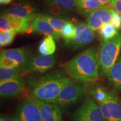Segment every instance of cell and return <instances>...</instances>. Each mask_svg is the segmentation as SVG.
<instances>
[{"mask_svg": "<svg viewBox=\"0 0 121 121\" xmlns=\"http://www.w3.org/2000/svg\"><path fill=\"white\" fill-rule=\"evenodd\" d=\"M72 118L73 121H105L98 104L90 98L74 112Z\"/></svg>", "mask_w": 121, "mask_h": 121, "instance_id": "7", "label": "cell"}, {"mask_svg": "<svg viewBox=\"0 0 121 121\" xmlns=\"http://www.w3.org/2000/svg\"><path fill=\"white\" fill-rule=\"evenodd\" d=\"M63 69L72 80L87 84L99 77V49L91 46L83 50L62 65Z\"/></svg>", "mask_w": 121, "mask_h": 121, "instance_id": "1", "label": "cell"}, {"mask_svg": "<svg viewBox=\"0 0 121 121\" xmlns=\"http://www.w3.org/2000/svg\"><path fill=\"white\" fill-rule=\"evenodd\" d=\"M121 52V31L113 38L103 41L99 49V66L102 76H107Z\"/></svg>", "mask_w": 121, "mask_h": 121, "instance_id": "3", "label": "cell"}, {"mask_svg": "<svg viewBox=\"0 0 121 121\" xmlns=\"http://www.w3.org/2000/svg\"><path fill=\"white\" fill-rule=\"evenodd\" d=\"M31 26L33 32L44 34L47 36L51 35L57 42L60 40V36L56 32L48 21L42 17L41 13L31 20Z\"/></svg>", "mask_w": 121, "mask_h": 121, "instance_id": "14", "label": "cell"}, {"mask_svg": "<svg viewBox=\"0 0 121 121\" xmlns=\"http://www.w3.org/2000/svg\"><path fill=\"white\" fill-rule=\"evenodd\" d=\"M109 6L115 11L121 14V0H112Z\"/></svg>", "mask_w": 121, "mask_h": 121, "instance_id": "29", "label": "cell"}, {"mask_svg": "<svg viewBox=\"0 0 121 121\" xmlns=\"http://www.w3.org/2000/svg\"><path fill=\"white\" fill-rule=\"evenodd\" d=\"M4 34V39H5L6 43V45H10V44L13 43V42L14 40L15 35L16 34V32L15 31H1Z\"/></svg>", "mask_w": 121, "mask_h": 121, "instance_id": "28", "label": "cell"}, {"mask_svg": "<svg viewBox=\"0 0 121 121\" xmlns=\"http://www.w3.org/2000/svg\"><path fill=\"white\" fill-rule=\"evenodd\" d=\"M105 121H121V100L114 89H107L104 97L96 102Z\"/></svg>", "mask_w": 121, "mask_h": 121, "instance_id": "5", "label": "cell"}, {"mask_svg": "<svg viewBox=\"0 0 121 121\" xmlns=\"http://www.w3.org/2000/svg\"><path fill=\"white\" fill-rule=\"evenodd\" d=\"M99 34L103 41L110 40L118 34L117 29L111 22L104 24L99 30Z\"/></svg>", "mask_w": 121, "mask_h": 121, "instance_id": "23", "label": "cell"}, {"mask_svg": "<svg viewBox=\"0 0 121 121\" xmlns=\"http://www.w3.org/2000/svg\"><path fill=\"white\" fill-rule=\"evenodd\" d=\"M95 31L85 23H80L76 27L75 34L72 39L64 40L66 47L72 50L84 48L94 41Z\"/></svg>", "mask_w": 121, "mask_h": 121, "instance_id": "8", "label": "cell"}, {"mask_svg": "<svg viewBox=\"0 0 121 121\" xmlns=\"http://www.w3.org/2000/svg\"><path fill=\"white\" fill-rule=\"evenodd\" d=\"M13 118L16 121H43L38 104L33 98L19 104Z\"/></svg>", "mask_w": 121, "mask_h": 121, "instance_id": "9", "label": "cell"}, {"mask_svg": "<svg viewBox=\"0 0 121 121\" xmlns=\"http://www.w3.org/2000/svg\"><path fill=\"white\" fill-rule=\"evenodd\" d=\"M0 121H16L13 118L9 117L5 115H1Z\"/></svg>", "mask_w": 121, "mask_h": 121, "instance_id": "30", "label": "cell"}, {"mask_svg": "<svg viewBox=\"0 0 121 121\" xmlns=\"http://www.w3.org/2000/svg\"><path fill=\"white\" fill-rule=\"evenodd\" d=\"M25 87L22 78L0 81V95L2 98H10L20 93Z\"/></svg>", "mask_w": 121, "mask_h": 121, "instance_id": "12", "label": "cell"}, {"mask_svg": "<svg viewBox=\"0 0 121 121\" xmlns=\"http://www.w3.org/2000/svg\"><path fill=\"white\" fill-rule=\"evenodd\" d=\"M112 24L116 27L117 29L121 28V14L117 13L113 10L112 13V17L111 22Z\"/></svg>", "mask_w": 121, "mask_h": 121, "instance_id": "27", "label": "cell"}, {"mask_svg": "<svg viewBox=\"0 0 121 121\" xmlns=\"http://www.w3.org/2000/svg\"><path fill=\"white\" fill-rule=\"evenodd\" d=\"M4 13L6 15L10 25L16 33L22 34L33 32L31 20L30 19Z\"/></svg>", "mask_w": 121, "mask_h": 121, "instance_id": "16", "label": "cell"}, {"mask_svg": "<svg viewBox=\"0 0 121 121\" xmlns=\"http://www.w3.org/2000/svg\"><path fill=\"white\" fill-rule=\"evenodd\" d=\"M72 80L63 69L47 72L35 80L31 95L35 99L53 103L63 87Z\"/></svg>", "mask_w": 121, "mask_h": 121, "instance_id": "2", "label": "cell"}, {"mask_svg": "<svg viewBox=\"0 0 121 121\" xmlns=\"http://www.w3.org/2000/svg\"><path fill=\"white\" fill-rule=\"evenodd\" d=\"M0 66L4 68H16L20 65L14 60L0 56Z\"/></svg>", "mask_w": 121, "mask_h": 121, "instance_id": "25", "label": "cell"}, {"mask_svg": "<svg viewBox=\"0 0 121 121\" xmlns=\"http://www.w3.org/2000/svg\"><path fill=\"white\" fill-rule=\"evenodd\" d=\"M47 10L54 15L78 9L76 0H42Z\"/></svg>", "mask_w": 121, "mask_h": 121, "instance_id": "15", "label": "cell"}, {"mask_svg": "<svg viewBox=\"0 0 121 121\" xmlns=\"http://www.w3.org/2000/svg\"><path fill=\"white\" fill-rule=\"evenodd\" d=\"M76 25L73 22H69L66 24L62 33V37L64 40L72 39L74 37Z\"/></svg>", "mask_w": 121, "mask_h": 121, "instance_id": "24", "label": "cell"}, {"mask_svg": "<svg viewBox=\"0 0 121 121\" xmlns=\"http://www.w3.org/2000/svg\"><path fill=\"white\" fill-rule=\"evenodd\" d=\"M77 7L85 13L103 6L98 0H76Z\"/></svg>", "mask_w": 121, "mask_h": 121, "instance_id": "22", "label": "cell"}, {"mask_svg": "<svg viewBox=\"0 0 121 121\" xmlns=\"http://www.w3.org/2000/svg\"><path fill=\"white\" fill-rule=\"evenodd\" d=\"M0 29L1 31H15L11 26L5 14L3 13L0 17Z\"/></svg>", "mask_w": 121, "mask_h": 121, "instance_id": "26", "label": "cell"}, {"mask_svg": "<svg viewBox=\"0 0 121 121\" xmlns=\"http://www.w3.org/2000/svg\"><path fill=\"white\" fill-rule=\"evenodd\" d=\"M42 16L43 18L48 21L51 25L55 30V31L60 37H62V33L65 26L69 22L66 20L54 17L52 15L48 14H42Z\"/></svg>", "mask_w": 121, "mask_h": 121, "instance_id": "21", "label": "cell"}, {"mask_svg": "<svg viewBox=\"0 0 121 121\" xmlns=\"http://www.w3.org/2000/svg\"><path fill=\"white\" fill-rule=\"evenodd\" d=\"M107 78L109 84L113 89L117 91L121 92V52L110 69Z\"/></svg>", "mask_w": 121, "mask_h": 121, "instance_id": "17", "label": "cell"}, {"mask_svg": "<svg viewBox=\"0 0 121 121\" xmlns=\"http://www.w3.org/2000/svg\"><path fill=\"white\" fill-rule=\"evenodd\" d=\"M86 84L72 80L65 85L53 102L62 113L67 112L82 97L86 90Z\"/></svg>", "mask_w": 121, "mask_h": 121, "instance_id": "4", "label": "cell"}, {"mask_svg": "<svg viewBox=\"0 0 121 121\" xmlns=\"http://www.w3.org/2000/svg\"><path fill=\"white\" fill-rule=\"evenodd\" d=\"M56 51V43L54 38L51 35L47 36L38 47L39 54L45 56L54 55Z\"/></svg>", "mask_w": 121, "mask_h": 121, "instance_id": "19", "label": "cell"}, {"mask_svg": "<svg viewBox=\"0 0 121 121\" xmlns=\"http://www.w3.org/2000/svg\"><path fill=\"white\" fill-rule=\"evenodd\" d=\"M38 104L43 121H64L62 112L55 104L35 99Z\"/></svg>", "mask_w": 121, "mask_h": 121, "instance_id": "13", "label": "cell"}, {"mask_svg": "<svg viewBox=\"0 0 121 121\" xmlns=\"http://www.w3.org/2000/svg\"><path fill=\"white\" fill-rule=\"evenodd\" d=\"M113 10L109 6H103L86 13L87 24L94 31H99L104 24L111 22Z\"/></svg>", "mask_w": 121, "mask_h": 121, "instance_id": "10", "label": "cell"}, {"mask_svg": "<svg viewBox=\"0 0 121 121\" xmlns=\"http://www.w3.org/2000/svg\"><path fill=\"white\" fill-rule=\"evenodd\" d=\"M6 14L28 18L31 20L40 13L38 6L30 0H21L15 3L4 13Z\"/></svg>", "mask_w": 121, "mask_h": 121, "instance_id": "11", "label": "cell"}, {"mask_svg": "<svg viewBox=\"0 0 121 121\" xmlns=\"http://www.w3.org/2000/svg\"><path fill=\"white\" fill-rule=\"evenodd\" d=\"M0 45H1V47L6 46L5 39H4V35L2 32L0 33Z\"/></svg>", "mask_w": 121, "mask_h": 121, "instance_id": "31", "label": "cell"}, {"mask_svg": "<svg viewBox=\"0 0 121 121\" xmlns=\"http://www.w3.org/2000/svg\"><path fill=\"white\" fill-rule=\"evenodd\" d=\"M103 6H109L112 0H98Z\"/></svg>", "mask_w": 121, "mask_h": 121, "instance_id": "32", "label": "cell"}, {"mask_svg": "<svg viewBox=\"0 0 121 121\" xmlns=\"http://www.w3.org/2000/svg\"><path fill=\"white\" fill-rule=\"evenodd\" d=\"M30 54L29 51L25 48L5 49L1 51V56L15 60L20 66L26 61Z\"/></svg>", "mask_w": 121, "mask_h": 121, "instance_id": "18", "label": "cell"}, {"mask_svg": "<svg viewBox=\"0 0 121 121\" xmlns=\"http://www.w3.org/2000/svg\"><path fill=\"white\" fill-rule=\"evenodd\" d=\"M56 55L45 56L30 53L26 61L21 66L22 72L25 73H44L57 64Z\"/></svg>", "mask_w": 121, "mask_h": 121, "instance_id": "6", "label": "cell"}, {"mask_svg": "<svg viewBox=\"0 0 121 121\" xmlns=\"http://www.w3.org/2000/svg\"><path fill=\"white\" fill-rule=\"evenodd\" d=\"M22 73L21 66L16 68L0 67V81L22 78Z\"/></svg>", "mask_w": 121, "mask_h": 121, "instance_id": "20", "label": "cell"}, {"mask_svg": "<svg viewBox=\"0 0 121 121\" xmlns=\"http://www.w3.org/2000/svg\"><path fill=\"white\" fill-rule=\"evenodd\" d=\"M13 0H0V4H8L11 2Z\"/></svg>", "mask_w": 121, "mask_h": 121, "instance_id": "33", "label": "cell"}]
</instances>
